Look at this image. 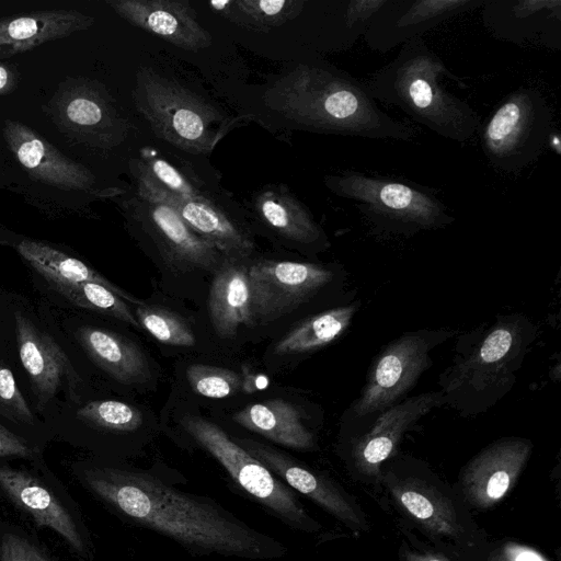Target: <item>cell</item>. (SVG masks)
Here are the masks:
<instances>
[{
    "mask_svg": "<svg viewBox=\"0 0 561 561\" xmlns=\"http://www.w3.org/2000/svg\"><path fill=\"white\" fill-rule=\"evenodd\" d=\"M78 481L119 517L160 533L187 550L243 559H273L286 548L215 501L182 492L140 470L79 461Z\"/></svg>",
    "mask_w": 561,
    "mask_h": 561,
    "instance_id": "obj_1",
    "label": "cell"
},
{
    "mask_svg": "<svg viewBox=\"0 0 561 561\" xmlns=\"http://www.w3.org/2000/svg\"><path fill=\"white\" fill-rule=\"evenodd\" d=\"M272 95L279 112L311 131L408 142L416 137L378 106L365 82L322 59L299 64Z\"/></svg>",
    "mask_w": 561,
    "mask_h": 561,
    "instance_id": "obj_2",
    "label": "cell"
},
{
    "mask_svg": "<svg viewBox=\"0 0 561 561\" xmlns=\"http://www.w3.org/2000/svg\"><path fill=\"white\" fill-rule=\"evenodd\" d=\"M465 83L422 37L401 45L397 56L365 82L371 98L400 108L436 135L465 144L479 134L481 119L442 79Z\"/></svg>",
    "mask_w": 561,
    "mask_h": 561,
    "instance_id": "obj_3",
    "label": "cell"
},
{
    "mask_svg": "<svg viewBox=\"0 0 561 561\" xmlns=\"http://www.w3.org/2000/svg\"><path fill=\"white\" fill-rule=\"evenodd\" d=\"M537 336L522 313L497 314L493 323L460 336L451 365L439 376L445 404L462 416H477L495 405L517 380Z\"/></svg>",
    "mask_w": 561,
    "mask_h": 561,
    "instance_id": "obj_4",
    "label": "cell"
},
{
    "mask_svg": "<svg viewBox=\"0 0 561 561\" xmlns=\"http://www.w3.org/2000/svg\"><path fill=\"white\" fill-rule=\"evenodd\" d=\"M1 138L2 183L45 215H70L112 194L99 187L89 168L65 156L23 123L5 119Z\"/></svg>",
    "mask_w": 561,
    "mask_h": 561,
    "instance_id": "obj_5",
    "label": "cell"
},
{
    "mask_svg": "<svg viewBox=\"0 0 561 561\" xmlns=\"http://www.w3.org/2000/svg\"><path fill=\"white\" fill-rule=\"evenodd\" d=\"M324 185L336 196L352 201L381 232L412 236L456 220L428 187L414 182L345 170L327 175Z\"/></svg>",
    "mask_w": 561,
    "mask_h": 561,
    "instance_id": "obj_6",
    "label": "cell"
},
{
    "mask_svg": "<svg viewBox=\"0 0 561 561\" xmlns=\"http://www.w3.org/2000/svg\"><path fill=\"white\" fill-rule=\"evenodd\" d=\"M133 99L152 130L183 150L209 152L222 136L224 117L214 106L153 70L138 71Z\"/></svg>",
    "mask_w": 561,
    "mask_h": 561,
    "instance_id": "obj_7",
    "label": "cell"
},
{
    "mask_svg": "<svg viewBox=\"0 0 561 561\" xmlns=\"http://www.w3.org/2000/svg\"><path fill=\"white\" fill-rule=\"evenodd\" d=\"M552 131V112L543 94L520 87L494 107L479 135L489 164L502 172L525 169L543 151Z\"/></svg>",
    "mask_w": 561,
    "mask_h": 561,
    "instance_id": "obj_8",
    "label": "cell"
},
{
    "mask_svg": "<svg viewBox=\"0 0 561 561\" xmlns=\"http://www.w3.org/2000/svg\"><path fill=\"white\" fill-rule=\"evenodd\" d=\"M182 426L245 492L284 523L304 531L319 529V524L306 512L293 489L277 479L217 424L187 415L182 420Z\"/></svg>",
    "mask_w": 561,
    "mask_h": 561,
    "instance_id": "obj_9",
    "label": "cell"
},
{
    "mask_svg": "<svg viewBox=\"0 0 561 561\" xmlns=\"http://www.w3.org/2000/svg\"><path fill=\"white\" fill-rule=\"evenodd\" d=\"M455 334L449 329H421L405 332L387 344L373 362L352 405L355 417L371 419L404 400L433 365L432 351Z\"/></svg>",
    "mask_w": 561,
    "mask_h": 561,
    "instance_id": "obj_10",
    "label": "cell"
},
{
    "mask_svg": "<svg viewBox=\"0 0 561 561\" xmlns=\"http://www.w3.org/2000/svg\"><path fill=\"white\" fill-rule=\"evenodd\" d=\"M47 112L60 131L92 148L113 149L128 133L126 119L105 89L90 79L61 82L47 104Z\"/></svg>",
    "mask_w": 561,
    "mask_h": 561,
    "instance_id": "obj_11",
    "label": "cell"
},
{
    "mask_svg": "<svg viewBox=\"0 0 561 561\" xmlns=\"http://www.w3.org/2000/svg\"><path fill=\"white\" fill-rule=\"evenodd\" d=\"M0 490L36 526L54 530L80 558H91L80 514L58 483L33 470L0 463Z\"/></svg>",
    "mask_w": 561,
    "mask_h": 561,
    "instance_id": "obj_12",
    "label": "cell"
},
{
    "mask_svg": "<svg viewBox=\"0 0 561 561\" xmlns=\"http://www.w3.org/2000/svg\"><path fill=\"white\" fill-rule=\"evenodd\" d=\"M251 314L271 322L316 297L336 279L325 265L291 261H257L248 267Z\"/></svg>",
    "mask_w": 561,
    "mask_h": 561,
    "instance_id": "obj_13",
    "label": "cell"
},
{
    "mask_svg": "<svg viewBox=\"0 0 561 561\" xmlns=\"http://www.w3.org/2000/svg\"><path fill=\"white\" fill-rule=\"evenodd\" d=\"M14 324L19 357L37 409L44 410L61 391L71 402H78L81 380L60 345L20 310L14 311Z\"/></svg>",
    "mask_w": 561,
    "mask_h": 561,
    "instance_id": "obj_14",
    "label": "cell"
},
{
    "mask_svg": "<svg viewBox=\"0 0 561 561\" xmlns=\"http://www.w3.org/2000/svg\"><path fill=\"white\" fill-rule=\"evenodd\" d=\"M485 0H385L374 15L364 41L381 54L422 37L440 23L483 5Z\"/></svg>",
    "mask_w": 561,
    "mask_h": 561,
    "instance_id": "obj_15",
    "label": "cell"
},
{
    "mask_svg": "<svg viewBox=\"0 0 561 561\" xmlns=\"http://www.w3.org/2000/svg\"><path fill=\"white\" fill-rule=\"evenodd\" d=\"M127 208L171 266L180 271L209 270L218 263L217 248L194 232L171 205L136 195Z\"/></svg>",
    "mask_w": 561,
    "mask_h": 561,
    "instance_id": "obj_16",
    "label": "cell"
},
{
    "mask_svg": "<svg viewBox=\"0 0 561 561\" xmlns=\"http://www.w3.org/2000/svg\"><path fill=\"white\" fill-rule=\"evenodd\" d=\"M481 16L493 38L518 46L561 48L560 0H485Z\"/></svg>",
    "mask_w": 561,
    "mask_h": 561,
    "instance_id": "obj_17",
    "label": "cell"
},
{
    "mask_svg": "<svg viewBox=\"0 0 561 561\" xmlns=\"http://www.w3.org/2000/svg\"><path fill=\"white\" fill-rule=\"evenodd\" d=\"M533 443L522 437H503L478 453L461 472V486L476 507L491 508L515 486L526 467Z\"/></svg>",
    "mask_w": 561,
    "mask_h": 561,
    "instance_id": "obj_18",
    "label": "cell"
},
{
    "mask_svg": "<svg viewBox=\"0 0 561 561\" xmlns=\"http://www.w3.org/2000/svg\"><path fill=\"white\" fill-rule=\"evenodd\" d=\"M131 173L137 196L171 205L194 232L213 243L228 259L238 261L253 252L254 243L249 234L206 194L179 198L159 190L140 174Z\"/></svg>",
    "mask_w": 561,
    "mask_h": 561,
    "instance_id": "obj_19",
    "label": "cell"
},
{
    "mask_svg": "<svg viewBox=\"0 0 561 561\" xmlns=\"http://www.w3.org/2000/svg\"><path fill=\"white\" fill-rule=\"evenodd\" d=\"M444 404L440 390L428 391L405 398L376 415L369 430L353 442L351 456L355 468L365 476L377 477L405 433L430 411Z\"/></svg>",
    "mask_w": 561,
    "mask_h": 561,
    "instance_id": "obj_20",
    "label": "cell"
},
{
    "mask_svg": "<svg viewBox=\"0 0 561 561\" xmlns=\"http://www.w3.org/2000/svg\"><path fill=\"white\" fill-rule=\"evenodd\" d=\"M243 449L262 462L286 484L306 495L354 530H367L357 506L325 477L306 468L288 455L253 439H236Z\"/></svg>",
    "mask_w": 561,
    "mask_h": 561,
    "instance_id": "obj_21",
    "label": "cell"
},
{
    "mask_svg": "<svg viewBox=\"0 0 561 561\" xmlns=\"http://www.w3.org/2000/svg\"><path fill=\"white\" fill-rule=\"evenodd\" d=\"M106 3L124 20L169 43L197 50L209 46L210 34L198 23L184 0H108Z\"/></svg>",
    "mask_w": 561,
    "mask_h": 561,
    "instance_id": "obj_22",
    "label": "cell"
},
{
    "mask_svg": "<svg viewBox=\"0 0 561 561\" xmlns=\"http://www.w3.org/2000/svg\"><path fill=\"white\" fill-rule=\"evenodd\" d=\"M93 23V16L73 9L39 10L0 18V59L70 36Z\"/></svg>",
    "mask_w": 561,
    "mask_h": 561,
    "instance_id": "obj_23",
    "label": "cell"
},
{
    "mask_svg": "<svg viewBox=\"0 0 561 561\" xmlns=\"http://www.w3.org/2000/svg\"><path fill=\"white\" fill-rule=\"evenodd\" d=\"M252 206L260 221L284 239L307 247L328 245L324 231L308 208L283 185L260 191Z\"/></svg>",
    "mask_w": 561,
    "mask_h": 561,
    "instance_id": "obj_24",
    "label": "cell"
},
{
    "mask_svg": "<svg viewBox=\"0 0 561 561\" xmlns=\"http://www.w3.org/2000/svg\"><path fill=\"white\" fill-rule=\"evenodd\" d=\"M76 336L90 358L118 382L136 385L150 378L146 354L127 337L91 325L80 327Z\"/></svg>",
    "mask_w": 561,
    "mask_h": 561,
    "instance_id": "obj_25",
    "label": "cell"
},
{
    "mask_svg": "<svg viewBox=\"0 0 561 561\" xmlns=\"http://www.w3.org/2000/svg\"><path fill=\"white\" fill-rule=\"evenodd\" d=\"M232 419L242 427L288 448L309 450L316 445L299 409L279 398L249 404Z\"/></svg>",
    "mask_w": 561,
    "mask_h": 561,
    "instance_id": "obj_26",
    "label": "cell"
},
{
    "mask_svg": "<svg viewBox=\"0 0 561 561\" xmlns=\"http://www.w3.org/2000/svg\"><path fill=\"white\" fill-rule=\"evenodd\" d=\"M236 261L218 270L209 290L210 320L221 337H232L240 325L253 324L248 267Z\"/></svg>",
    "mask_w": 561,
    "mask_h": 561,
    "instance_id": "obj_27",
    "label": "cell"
},
{
    "mask_svg": "<svg viewBox=\"0 0 561 561\" xmlns=\"http://www.w3.org/2000/svg\"><path fill=\"white\" fill-rule=\"evenodd\" d=\"M397 504L433 535L457 537L460 525L450 503L426 483L392 478L388 483Z\"/></svg>",
    "mask_w": 561,
    "mask_h": 561,
    "instance_id": "obj_28",
    "label": "cell"
},
{
    "mask_svg": "<svg viewBox=\"0 0 561 561\" xmlns=\"http://www.w3.org/2000/svg\"><path fill=\"white\" fill-rule=\"evenodd\" d=\"M19 254L45 279L53 278L72 283H96L117 294L127 302L141 305L142 301L126 293L106 279L79 259H76L57 248L32 239H21L16 243Z\"/></svg>",
    "mask_w": 561,
    "mask_h": 561,
    "instance_id": "obj_29",
    "label": "cell"
},
{
    "mask_svg": "<svg viewBox=\"0 0 561 561\" xmlns=\"http://www.w3.org/2000/svg\"><path fill=\"white\" fill-rule=\"evenodd\" d=\"M359 307L355 300L305 319L276 343L274 353L304 354L331 344L346 332Z\"/></svg>",
    "mask_w": 561,
    "mask_h": 561,
    "instance_id": "obj_30",
    "label": "cell"
},
{
    "mask_svg": "<svg viewBox=\"0 0 561 561\" xmlns=\"http://www.w3.org/2000/svg\"><path fill=\"white\" fill-rule=\"evenodd\" d=\"M301 0H236L211 2L232 22L257 31H267L298 16L305 8Z\"/></svg>",
    "mask_w": 561,
    "mask_h": 561,
    "instance_id": "obj_31",
    "label": "cell"
},
{
    "mask_svg": "<svg viewBox=\"0 0 561 561\" xmlns=\"http://www.w3.org/2000/svg\"><path fill=\"white\" fill-rule=\"evenodd\" d=\"M46 280L70 302L140 328L126 300L105 286L90 282L72 283L53 278H46Z\"/></svg>",
    "mask_w": 561,
    "mask_h": 561,
    "instance_id": "obj_32",
    "label": "cell"
},
{
    "mask_svg": "<svg viewBox=\"0 0 561 561\" xmlns=\"http://www.w3.org/2000/svg\"><path fill=\"white\" fill-rule=\"evenodd\" d=\"M73 419L88 428L130 433L137 431L142 424L140 411L117 400H93L73 411Z\"/></svg>",
    "mask_w": 561,
    "mask_h": 561,
    "instance_id": "obj_33",
    "label": "cell"
},
{
    "mask_svg": "<svg viewBox=\"0 0 561 561\" xmlns=\"http://www.w3.org/2000/svg\"><path fill=\"white\" fill-rule=\"evenodd\" d=\"M136 316L140 327L163 344L172 346L195 344V336L187 322L168 309L141 304L136 308Z\"/></svg>",
    "mask_w": 561,
    "mask_h": 561,
    "instance_id": "obj_34",
    "label": "cell"
},
{
    "mask_svg": "<svg viewBox=\"0 0 561 561\" xmlns=\"http://www.w3.org/2000/svg\"><path fill=\"white\" fill-rule=\"evenodd\" d=\"M130 170L145 176L159 190L179 198L203 194L185 175L164 159L145 154L130 162Z\"/></svg>",
    "mask_w": 561,
    "mask_h": 561,
    "instance_id": "obj_35",
    "label": "cell"
},
{
    "mask_svg": "<svg viewBox=\"0 0 561 561\" xmlns=\"http://www.w3.org/2000/svg\"><path fill=\"white\" fill-rule=\"evenodd\" d=\"M186 377L196 393L211 399L234 394L242 387V379L236 371L209 365H191Z\"/></svg>",
    "mask_w": 561,
    "mask_h": 561,
    "instance_id": "obj_36",
    "label": "cell"
},
{
    "mask_svg": "<svg viewBox=\"0 0 561 561\" xmlns=\"http://www.w3.org/2000/svg\"><path fill=\"white\" fill-rule=\"evenodd\" d=\"M0 415L21 426H34L35 416L12 371L0 363Z\"/></svg>",
    "mask_w": 561,
    "mask_h": 561,
    "instance_id": "obj_37",
    "label": "cell"
},
{
    "mask_svg": "<svg viewBox=\"0 0 561 561\" xmlns=\"http://www.w3.org/2000/svg\"><path fill=\"white\" fill-rule=\"evenodd\" d=\"M0 561H54L42 547L19 533L8 531L0 538Z\"/></svg>",
    "mask_w": 561,
    "mask_h": 561,
    "instance_id": "obj_38",
    "label": "cell"
},
{
    "mask_svg": "<svg viewBox=\"0 0 561 561\" xmlns=\"http://www.w3.org/2000/svg\"><path fill=\"white\" fill-rule=\"evenodd\" d=\"M1 458L36 460L38 458V450L23 436L10 431L0 423V459Z\"/></svg>",
    "mask_w": 561,
    "mask_h": 561,
    "instance_id": "obj_39",
    "label": "cell"
},
{
    "mask_svg": "<svg viewBox=\"0 0 561 561\" xmlns=\"http://www.w3.org/2000/svg\"><path fill=\"white\" fill-rule=\"evenodd\" d=\"M486 561H550L537 549L516 541H507L493 550Z\"/></svg>",
    "mask_w": 561,
    "mask_h": 561,
    "instance_id": "obj_40",
    "label": "cell"
},
{
    "mask_svg": "<svg viewBox=\"0 0 561 561\" xmlns=\"http://www.w3.org/2000/svg\"><path fill=\"white\" fill-rule=\"evenodd\" d=\"M19 82V73L14 66L0 59V95L12 92Z\"/></svg>",
    "mask_w": 561,
    "mask_h": 561,
    "instance_id": "obj_41",
    "label": "cell"
},
{
    "mask_svg": "<svg viewBox=\"0 0 561 561\" xmlns=\"http://www.w3.org/2000/svg\"><path fill=\"white\" fill-rule=\"evenodd\" d=\"M405 561H450L443 556L431 552L409 551L405 553Z\"/></svg>",
    "mask_w": 561,
    "mask_h": 561,
    "instance_id": "obj_42",
    "label": "cell"
},
{
    "mask_svg": "<svg viewBox=\"0 0 561 561\" xmlns=\"http://www.w3.org/2000/svg\"><path fill=\"white\" fill-rule=\"evenodd\" d=\"M22 238L18 237L15 233H13L11 230L7 229L2 225H0V244H15L21 240Z\"/></svg>",
    "mask_w": 561,
    "mask_h": 561,
    "instance_id": "obj_43",
    "label": "cell"
},
{
    "mask_svg": "<svg viewBox=\"0 0 561 561\" xmlns=\"http://www.w3.org/2000/svg\"><path fill=\"white\" fill-rule=\"evenodd\" d=\"M547 144L557 152V154L561 153L560 138L557 133L551 131L549 134Z\"/></svg>",
    "mask_w": 561,
    "mask_h": 561,
    "instance_id": "obj_44",
    "label": "cell"
},
{
    "mask_svg": "<svg viewBox=\"0 0 561 561\" xmlns=\"http://www.w3.org/2000/svg\"><path fill=\"white\" fill-rule=\"evenodd\" d=\"M3 183H2V175H1V172H0V186H2Z\"/></svg>",
    "mask_w": 561,
    "mask_h": 561,
    "instance_id": "obj_45",
    "label": "cell"
}]
</instances>
